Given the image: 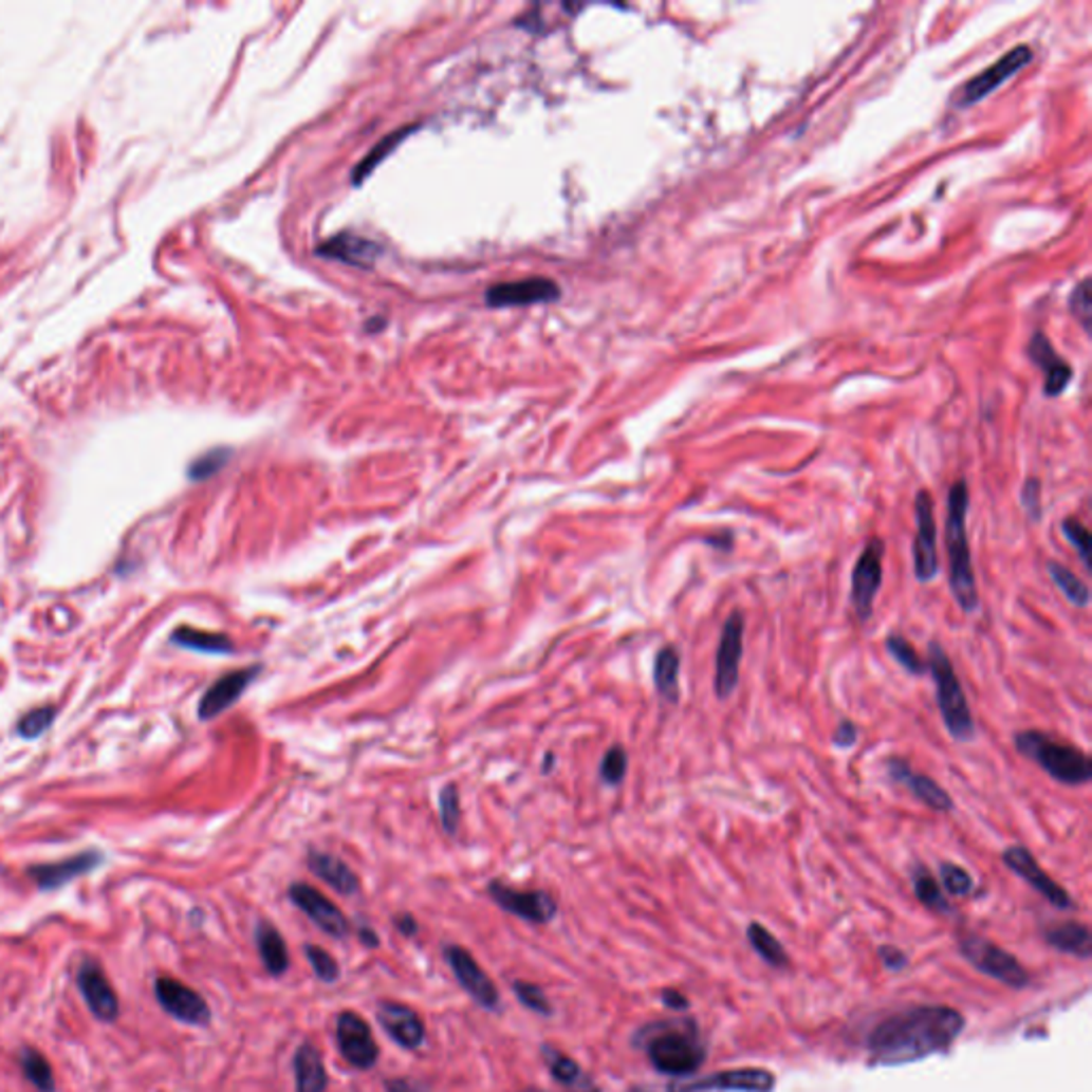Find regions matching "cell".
Returning a JSON list of instances; mask_svg holds the SVG:
<instances>
[{"label":"cell","instance_id":"obj_24","mask_svg":"<svg viewBox=\"0 0 1092 1092\" xmlns=\"http://www.w3.org/2000/svg\"><path fill=\"white\" fill-rule=\"evenodd\" d=\"M316 253L325 259H335V261L356 265V267H370L378 259L381 246L374 244L372 239L344 233V235H335V237L327 239L322 246H318Z\"/></svg>","mask_w":1092,"mask_h":1092},{"label":"cell","instance_id":"obj_2","mask_svg":"<svg viewBox=\"0 0 1092 1092\" xmlns=\"http://www.w3.org/2000/svg\"><path fill=\"white\" fill-rule=\"evenodd\" d=\"M968 487L964 480H956L947 496L945 517V549H947V578L949 589L964 615H974L980 609V589L970 557V544L966 536V513H968Z\"/></svg>","mask_w":1092,"mask_h":1092},{"label":"cell","instance_id":"obj_11","mask_svg":"<svg viewBox=\"0 0 1092 1092\" xmlns=\"http://www.w3.org/2000/svg\"><path fill=\"white\" fill-rule=\"evenodd\" d=\"M337 1048L354 1069H372L378 1060V1043L370 1024L354 1012H344L335 1024Z\"/></svg>","mask_w":1092,"mask_h":1092},{"label":"cell","instance_id":"obj_43","mask_svg":"<svg viewBox=\"0 0 1092 1092\" xmlns=\"http://www.w3.org/2000/svg\"><path fill=\"white\" fill-rule=\"evenodd\" d=\"M438 807H440V819H442L444 830L448 834H455L459 828V819H461V804H459V794H457L455 785H446L440 792Z\"/></svg>","mask_w":1092,"mask_h":1092},{"label":"cell","instance_id":"obj_28","mask_svg":"<svg viewBox=\"0 0 1092 1092\" xmlns=\"http://www.w3.org/2000/svg\"><path fill=\"white\" fill-rule=\"evenodd\" d=\"M295 1088L297 1092H325L329 1079L320 1052L312 1043H303L295 1054Z\"/></svg>","mask_w":1092,"mask_h":1092},{"label":"cell","instance_id":"obj_13","mask_svg":"<svg viewBox=\"0 0 1092 1092\" xmlns=\"http://www.w3.org/2000/svg\"><path fill=\"white\" fill-rule=\"evenodd\" d=\"M156 999L161 1007L173 1016L175 1020L192 1026H207L211 1020V1012L205 1003V999L188 988L186 984L171 980V978H159L154 984Z\"/></svg>","mask_w":1092,"mask_h":1092},{"label":"cell","instance_id":"obj_26","mask_svg":"<svg viewBox=\"0 0 1092 1092\" xmlns=\"http://www.w3.org/2000/svg\"><path fill=\"white\" fill-rule=\"evenodd\" d=\"M308 867L316 877H320L325 884H329L335 892L346 894V896L358 892V877L339 858L325 854V852H310Z\"/></svg>","mask_w":1092,"mask_h":1092},{"label":"cell","instance_id":"obj_29","mask_svg":"<svg viewBox=\"0 0 1092 1092\" xmlns=\"http://www.w3.org/2000/svg\"><path fill=\"white\" fill-rule=\"evenodd\" d=\"M1045 941L1065 954L1088 960L1092 956V934L1086 924L1062 922L1045 930Z\"/></svg>","mask_w":1092,"mask_h":1092},{"label":"cell","instance_id":"obj_36","mask_svg":"<svg viewBox=\"0 0 1092 1092\" xmlns=\"http://www.w3.org/2000/svg\"><path fill=\"white\" fill-rule=\"evenodd\" d=\"M886 651L892 655V660L905 668L909 674L913 677H920L924 672H928V666L926 662L918 655L915 647L901 634H888L886 636Z\"/></svg>","mask_w":1092,"mask_h":1092},{"label":"cell","instance_id":"obj_32","mask_svg":"<svg viewBox=\"0 0 1092 1092\" xmlns=\"http://www.w3.org/2000/svg\"><path fill=\"white\" fill-rule=\"evenodd\" d=\"M1048 574L1071 606H1075V609H1086L1090 604V587L1073 570H1069L1065 563L1048 561Z\"/></svg>","mask_w":1092,"mask_h":1092},{"label":"cell","instance_id":"obj_51","mask_svg":"<svg viewBox=\"0 0 1092 1092\" xmlns=\"http://www.w3.org/2000/svg\"><path fill=\"white\" fill-rule=\"evenodd\" d=\"M880 954H882L884 964H886L890 970H901V968L907 964L905 954H903L901 949L892 947V945H884V947L880 949Z\"/></svg>","mask_w":1092,"mask_h":1092},{"label":"cell","instance_id":"obj_7","mask_svg":"<svg viewBox=\"0 0 1092 1092\" xmlns=\"http://www.w3.org/2000/svg\"><path fill=\"white\" fill-rule=\"evenodd\" d=\"M884 553L886 544L882 538H871L860 553L854 570H852V591L849 601L858 617V622H869L875 613V599L884 582Z\"/></svg>","mask_w":1092,"mask_h":1092},{"label":"cell","instance_id":"obj_21","mask_svg":"<svg viewBox=\"0 0 1092 1092\" xmlns=\"http://www.w3.org/2000/svg\"><path fill=\"white\" fill-rule=\"evenodd\" d=\"M775 1088L773 1073L764 1069H735L708 1075L691 1086L677 1088L679 1092H710V1090H743V1092H771Z\"/></svg>","mask_w":1092,"mask_h":1092},{"label":"cell","instance_id":"obj_56","mask_svg":"<svg viewBox=\"0 0 1092 1092\" xmlns=\"http://www.w3.org/2000/svg\"><path fill=\"white\" fill-rule=\"evenodd\" d=\"M525 1092H544V1090H525ZM582 1092H597L595 1088L593 1090H582Z\"/></svg>","mask_w":1092,"mask_h":1092},{"label":"cell","instance_id":"obj_14","mask_svg":"<svg viewBox=\"0 0 1092 1092\" xmlns=\"http://www.w3.org/2000/svg\"><path fill=\"white\" fill-rule=\"evenodd\" d=\"M489 896L508 913L532 924H549L557 913V903L547 892H521L500 882L489 884Z\"/></svg>","mask_w":1092,"mask_h":1092},{"label":"cell","instance_id":"obj_27","mask_svg":"<svg viewBox=\"0 0 1092 1092\" xmlns=\"http://www.w3.org/2000/svg\"><path fill=\"white\" fill-rule=\"evenodd\" d=\"M681 653L674 645H664L653 664V683L662 700L677 704L681 700Z\"/></svg>","mask_w":1092,"mask_h":1092},{"label":"cell","instance_id":"obj_5","mask_svg":"<svg viewBox=\"0 0 1092 1092\" xmlns=\"http://www.w3.org/2000/svg\"><path fill=\"white\" fill-rule=\"evenodd\" d=\"M928 672L934 681L937 689V706L943 719L945 730L956 743H970L976 739V719L968 708L966 693L956 674V668L941 647V643L932 641L928 645Z\"/></svg>","mask_w":1092,"mask_h":1092},{"label":"cell","instance_id":"obj_48","mask_svg":"<svg viewBox=\"0 0 1092 1092\" xmlns=\"http://www.w3.org/2000/svg\"><path fill=\"white\" fill-rule=\"evenodd\" d=\"M1069 308H1071L1073 316L1079 320V325L1088 331V327H1090V314H1092L1090 280H1088V278H1086V280H1081V282L1073 289V293H1071V297H1069Z\"/></svg>","mask_w":1092,"mask_h":1092},{"label":"cell","instance_id":"obj_54","mask_svg":"<svg viewBox=\"0 0 1092 1092\" xmlns=\"http://www.w3.org/2000/svg\"><path fill=\"white\" fill-rule=\"evenodd\" d=\"M387 1088H389V1092H423L417 1084H412L408 1079H389Z\"/></svg>","mask_w":1092,"mask_h":1092},{"label":"cell","instance_id":"obj_16","mask_svg":"<svg viewBox=\"0 0 1092 1092\" xmlns=\"http://www.w3.org/2000/svg\"><path fill=\"white\" fill-rule=\"evenodd\" d=\"M888 775L894 783L907 788L924 807L934 813H949L954 809V800L943 785L930 779L924 773H915L905 758H888L886 760Z\"/></svg>","mask_w":1092,"mask_h":1092},{"label":"cell","instance_id":"obj_31","mask_svg":"<svg viewBox=\"0 0 1092 1092\" xmlns=\"http://www.w3.org/2000/svg\"><path fill=\"white\" fill-rule=\"evenodd\" d=\"M171 643L180 645L184 649L199 651V653H209V655H226V653L235 651V647H233L228 636L214 634V632H203V630H195V628H178L171 634Z\"/></svg>","mask_w":1092,"mask_h":1092},{"label":"cell","instance_id":"obj_37","mask_svg":"<svg viewBox=\"0 0 1092 1092\" xmlns=\"http://www.w3.org/2000/svg\"><path fill=\"white\" fill-rule=\"evenodd\" d=\"M628 752L622 747V745H615L611 747L609 752L604 754L601 758V764H599V777L606 785H619L626 775H628Z\"/></svg>","mask_w":1092,"mask_h":1092},{"label":"cell","instance_id":"obj_25","mask_svg":"<svg viewBox=\"0 0 1092 1092\" xmlns=\"http://www.w3.org/2000/svg\"><path fill=\"white\" fill-rule=\"evenodd\" d=\"M1029 356L1033 358L1035 366H1039L1048 374L1045 376V393L1050 397L1060 395L1071 381V368L1054 352V348L1045 335L1037 333L1033 337V341L1029 346Z\"/></svg>","mask_w":1092,"mask_h":1092},{"label":"cell","instance_id":"obj_39","mask_svg":"<svg viewBox=\"0 0 1092 1092\" xmlns=\"http://www.w3.org/2000/svg\"><path fill=\"white\" fill-rule=\"evenodd\" d=\"M542 1054H544V1060H547V1067H549L553 1079H557L563 1086H572L578 1079L580 1067L576 1065V1060H572L570 1056H566L549 1045L542 1048Z\"/></svg>","mask_w":1092,"mask_h":1092},{"label":"cell","instance_id":"obj_19","mask_svg":"<svg viewBox=\"0 0 1092 1092\" xmlns=\"http://www.w3.org/2000/svg\"><path fill=\"white\" fill-rule=\"evenodd\" d=\"M259 672H261V666H253V668L235 670V672H228V674L220 677L201 696V700H199V717L203 721H207V719L218 717L226 708H230L241 696H244V691L257 679Z\"/></svg>","mask_w":1092,"mask_h":1092},{"label":"cell","instance_id":"obj_49","mask_svg":"<svg viewBox=\"0 0 1092 1092\" xmlns=\"http://www.w3.org/2000/svg\"><path fill=\"white\" fill-rule=\"evenodd\" d=\"M858 737H860L858 725L854 721H849V719H840L838 725H836V730L832 733V745L836 749H840V752H847V749H852L858 743Z\"/></svg>","mask_w":1092,"mask_h":1092},{"label":"cell","instance_id":"obj_55","mask_svg":"<svg viewBox=\"0 0 1092 1092\" xmlns=\"http://www.w3.org/2000/svg\"><path fill=\"white\" fill-rule=\"evenodd\" d=\"M358 937H360L363 945H368V947H378V945H381L378 934H376L372 928H360V930H358Z\"/></svg>","mask_w":1092,"mask_h":1092},{"label":"cell","instance_id":"obj_20","mask_svg":"<svg viewBox=\"0 0 1092 1092\" xmlns=\"http://www.w3.org/2000/svg\"><path fill=\"white\" fill-rule=\"evenodd\" d=\"M559 297V286L549 278H525L515 282H502L487 291V303L492 308L532 306L549 303Z\"/></svg>","mask_w":1092,"mask_h":1092},{"label":"cell","instance_id":"obj_22","mask_svg":"<svg viewBox=\"0 0 1092 1092\" xmlns=\"http://www.w3.org/2000/svg\"><path fill=\"white\" fill-rule=\"evenodd\" d=\"M103 863V856L98 852H84L73 858L52 863V865H39L29 871L33 882L39 886V890H58L67 886L69 882L94 871Z\"/></svg>","mask_w":1092,"mask_h":1092},{"label":"cell","instance_id":"obj_12","mask_svg":"<svg viewBox=\"0 0 1092 1092\" xmlns=\"http://www.w3.org/2000/svg\"><path fill=\"white\" fill-rule=\"evenodd\" d=\"M444 958H446L448 966L452 968V974H455L457 982L461 984V988L482 1010H496L500 1005V993H498L496 984L478 966V962L474 960V956L467 949H463L459 945H446L444 947Z\"/></svg>","mask_w":1092,"mask_h":1092},{"label":"cell","instance_id":"obj_34","mask_svg":"<svg viewBox=\"0 0 1092 1092\" xmlns=\"http://www.w3.org/2000/svg\"><path fill=\"white\" fill-rule=\"evenodd\" d=\"M913 892L918 896V901L937 911V913H949L951 907L947 903V899L943 896V890L939 888V882L930 875V871L926 867H915L913 871Z\"/></svg>","mask_w":1092,"mask_h":1092},{"label":"cell","instance_id":"obj_33","mask_svg":"<svg viewBox=\"0 0 1092 1092\" xmlns=\"http://www.w3.org/2000/svg\"><path fill=\"white\" fill-rule=\"evenodd\" d=\"M20 1065H22V1071L26 1075V1079L39 1090V1092H54L56 1090V1081H54V1071H52V1065L48 1062V1058L35 1050V1048H24L20 1052Z\"/></svg>","mask_w":1092,"mask_h":1092},{"label":"cell","instance_id":"obj_10","mask_svg":"<svg viewBox=\"0 0 1092 1092\" xmlns=\"http://www.w3.org/2000/svg\"><path fill=\"white\" fill-rule=\"evenodd\" d=\"M1003 865L1014 873L1018 875L1020 880H1024L1035 892H1039L1050 905H1054L1056 909H1073V899L1069 896V892L1058 886L1041 867L1039 863L1035 860V856L1029 852V849L1024 845H1012L1007 847L1003 852Z\"/></svg>","mask_w":1092,"mask_h":1092},{"label":"cell","instance_id":"obj_50","mask_svg":"<svg viewBox=\"0 0 1092 1092\" xmlns=\"http://www.w3.org/2000/svg\"><path fill=\"white\" fill-rule=\"evenodd\" d=\"M702 544L715 549V551H721V553H730L735 549V534L733 532H719V534H712V536H704L702 538Z\"/></svg>","mask_w":1092,"mask_h":1092},{"label":"cell","instance_id":"obj_44","mask_svg":"<svg viewBox=\"0 0 1092 1092\" xmlns=\"http://www.w3.org/2000/svg\"><path fill=\"white\" fill-rule=\"evenodd\" d=\"M513 988H515L517 999H519L528 1010H532V1012H536V1014H542V1016H551V1014H553L551 1003H549V999H547V995H544V991H542L540 986L530 984V982H519V980H517V982L513 984Z\"/></svg>","mask_w":1092,"mask_h":1092},{"label":"cell","instance_id":"obj_42","mask_svg":"<svg viewBox=\"0 0 1092 1092\" xmlns=\"http://www.w3.org/2000/svg\"><path fill=\"white\" fill-rule=\"evenodd\" d=\"M306 956H308V962L312 964L314 974L320 982H335L339 978V966L337 962L333 960V956H329L327 949L318 947V945H306Z\"/></svg>","mask_w":1092,"mask_h":1092},{"label":"cell","instance_id":"obj_30","mask_svg":"<svg viewBox=\"0 0 1092 1092\" xmlns=\"http://www.w3.org/2000/svg\"><path fill=\"white\" fill-rule=\"evenodd\" d=\"M257 947L270 974L282 976L289 968V947L278 928L270 922H261L257 926Z\"/></svg>","mask_w":1092,"mask_h":1092},{"label":"cell","instance_id":"obj_6","mask_svg":"<svg viewBox=\"0 0 1092 1092\" xmlns=\"http://www.w3.org/2000/svg\"><path fill=\"white\" fill-rule=\"evenodd\" d=\"M743 634H745V615L735 609L725 617L719 645L715 651V674H712V691L717 700L730 698L741 679V662H743Z\"/></svg>","mask_w":1092,"mask_h":1092},{"label":"cell","instance_id":"obj_35","mask_svg":"<svg viewBox=\"0 0 1092 1092\" xmlns=\"http://www.w3.org/2000/svg\"><path fill=\"white\" fill-rule=\"evenodd\" d=\"M747 939H749L752 947L760 954V958H762L764 962H769L771 966L781 968V966H785V964H788V954H785L783 945H781V943L775 939V934H773L771 930H766L762 924H758V922L749 924V928H747Z\"/></svg>","mask_w":1092,"mask_h":1092},{"label":"cell","instance_id":"obj_9","mask_svg":"<svg viewBox=\"0 0 1092 1092\" xmlns=\"http://www.w3.org/2000/svg\"><path fill=\"white\" fill-rule=\"evenodd\" d=\"M913 572L915 578L926 585L939 576V549H937V521L934 502L926 489L915 496V538H913Z\"/></svg>","mask_w":1092,"mask_h":1092},{"label":"cell","instance_id":"obj_17","mask_svg":"<svg viewBox=\"0 0 1092 1092\" xmlns=\"http://www.w3.org/2000/svg\"><path fill=\"white\" fill-rule=\"evenodd\" d=\"M77 986L81 991V997L88 1005V1010L100 1020V1022H113L119 1014L117 997L100 968L94 960H84L77 974Z\"/></svg>","mask_w":1092,"mask_h":1092},{"label":"cell","instance_id":"obj_45","mask_svg":"<svg viewBox=\"0 0 1092 1092\" xmlns=\"http://www.w3.org/2000/svg\"><path fill=\"white\" fill-rule=\"evenodd\" d=\"M404 135H406V131H397V133H393V135L385 137V140H383V142H381V144H378V146H376V148L366 156V161H363V163L356 167V171H354V182L358 184L363 178H366V175H368V173H370V171H372V169H374V167H376V165L387 156V152H391V150H393V148L404 140Z\"/></svg>","mask_w":1092,"mask_h":1092},{"label":"cell","instance_id":"obj_1","mask_svg":"<svg viewBox=\"0 0 1092 1092\" xmlns=\"http://www.w3.org/2000/svg\"><path fill=\"white\" fill-rule=\"evenodd\" d=\"M962 1029L964 1018L951 1007H909L877 1022L867 1048L875 1065H905L949 1050Z\"/></svg>","mask_w":1092,"mask_h":1092},{"label":"cell","instance_id":"obj_18","mask_svg":"<svg viewBox=\"0 0 1092 1092\" xmlns=\"http://www.w3.org/2000/svg\"><path fill=\"white\" fill-rule=\"evenodd\" d=\"M291 901L327 934L344 939L348 934V920L322 892L308 884H293L289 890Z\"/></svg>","mask_w":1092,"mask_h":1092},{"label":"cell","instance_id":"obj_53","mask_svg":"<svg viewBox=\"0 0 1092 1092\" xmlns=\"http://www.w3.org/2000/svg\"><path fill=\"white\" fill-rule=\"evenodd\" d=\"M662 1001H664V1003H666V1007H670V1010H685V1007H687V999H685L683 995L674 993V991H666V993L662 995Z\"/></svg>","mask_w":1092,"mask_h":1092},{"label":"cell","instance_id":"obj_38","mask_svg":"<svg viewBox=\"0 0 1092 1092\" xmlns=\"http://www.w3.org/2000/svg\"><path fill=\"white\" fill-rule=\"evenodd\" d=\"M54 717H56V708L54 706H41V708H35L31 712H26L20 723H18V733L22 739L26 741H33V739H39L41 735H45L52 723H54Z\"/></svg>","mask_w":1092,"mask_h":1092},{"label":"cell","instance_id":"obj_40","mask_svg":"<svg viewBox=\"0 0 1092 1092\" xmlns=\"http://www.w3.org/2000/svg\"><path fill=\"white\" fill-rule=\"evenodd\" d=\"M1060 530H1062V536L1069 540V544L1077 551L1084 568L1090 570V542H1092L1090 530L1075 517H1067L1062 521Z\"/></svg>","mask_w":1092,"mask_h":1092},{"label":"cell","instance_id":"obj_52","mask_svg":"<svg viewBox=\"0 0 1092 1092\" xmlns=\"http://www.w3.org/2000/svg\"><path fill=\"white\" fill-rule=\"evenodd\" d=\"M395 928H397L402 934H406V937H414V934H417V930H419V924H417V920H414L412 915L402 913V915H395Z\"/></svg>","mask_w":1092,"mask_h":1092},{"label":"cell","instance_id":"obj_4","mask_svg":"<svg viewBox=\"0 0 1092 1092\" xmlns=\"http://www.w3.org/2000/svg\"><path fill=\"white\" fill-rule=\"evenodd\" d=\"M1014 747L1022 758L1035 762L1043 773L1062 785H1086L1092 779V762L1088 754L1041 730L1016 733Z\"/></svg>","mask_w":1092,"mask_h":1092},{"label":"cell","instance_id":"obj_23","mask_svg":"<svg viewBox=\"0 0 1092 1092\" xmlns=\"http://www.w3.org/2000/svg\"><path fill=\"white\" fill-rule=\"evenodd\" d=\"M378 1022L389 1033V1037L406 1050L419 1048L425 1039L423 1020L419 1018L417 1012H412L410 1007H406L402 1003H391V1001L381 1003Z\"/></svg>","mask_w":1092,"mask_h":1092},{"label":"cell","instance_id":"obj_41","mask_svg":"<svg viewBox=\"0 0 1092 1092\" xmlns=\"http://www.w3.org/2000/svg\"><path fill=\"white\" fill-rule=\"evenodd\" d=\"M939 877H941V884L943 888L951 894V896H966L974 892V877H970L962 867L958 865H951V863H941L939 867Z\"/></svg>","mask_w":1092,"mask_h":1092},{"label":"cell","instance_id":"obj_47","mask_svg":"<svg viewBox=\"0 0 1092 1092\" xmlns=\"http://www.w3.org/2000/svg\"><path fill=\"white\" fill-rule=\"evenodd\" d=\"M1020 502H1022V508H1024L1029 521L1039 523L1043 517V508H1041V482L1037 478L1024 480L1022 492H1020Z\"/></svg>","mask_w":1092,"mask_h":1092},{"label":"cell","instance_id":"obj_3","mask_svg":"<svg viewBox=\"0 0 1092 1092\" xmlns=\"http://www.w3.org/2000/svg\"><path fill=\"white\" fill-rule=\"evenodd\" d=\"M638 1043L651 1065L672 1077L693 1075L706 1058V1045L691 1020L651 1024L638 1035Z\"/></svg>","mask_w":1092,"mask_h":1092},{"label":"cell","instance_id":"obj_46","mask_svg":"<svg viewBox=\"0 0 1092 1092\" xmlns=\"http://www.w3.org/2000/svg\"><path fill=\"white\" fill-rule=\"evenodd\" d=\"M228 457H230V450H226V448L209 450L207 455L199 457L190 465V478L192 480H205V478L214 476L218 469H222V465L228 461Z\"/></svg>","mask_w":1092,"mask_h":1092},{"label":"cell","instance_id":"obj_15","mask_svg":"<svg viewBox=\"0 0 1092 1092\" xmlns=\"http://www.w3.org/2000/svg\"><path fill=\"white\" fill-rule=\"evenodd\" d=\"M1031 58H1033L1031 48H1026V45L1014 48L1007 56H1003L993 67H988L986 71H982L980 75H976L974 79H968L962 86V90L958 94V105H974V103H978L980 98H984L986 94L997 90L1016 71L1026 67L1031 62Z\"/></svg>","mask_w":1092,"mask_h":1092},{"label":"cell","instance_id":"obj_8","mask_svg":"<svg viewBox=\"0 0 1092 1092\" xmlns=\"http://www.w3.org/2000/svg\"><path fill=\"white\" fill-rule=\"evenodd\" d=\"M960 951L978 970H982V974L991 976L993 980H997L1005 986L1020 991L1029 984L1026 968L1010 951L1001 949L999 945H995L993 941H988L984 937H978V934L964 937L960 941Z\"/></svg>","mask_w":1092,"mask_h":1092}]
</instances>
